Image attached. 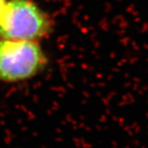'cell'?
Returning a JSON list of instances; mask_svg holds the SVG:
<instances>
[{
	"label": "cell",
	"instance_id": "cell-1",
	"mask_svg": "<svg viewBox=\"0 0 148 148\" xmlns=\"http://www.w3.org/2000/svg\"><path fill=\"white\" fill-rule=\"evenodd\" d=\"M53 30V22L31 0H10L0 17V38L38 41Z\"/></svg>",
	"mask_w": 148,
	"mask_h": 148
},
{
	"label": "cell",
	"instance_id": "cell-2",
	"mask_svg": "<svg viewBox=\"0 0 148 148\" xmlns=\"http://www.w3.org/2000/svg\"><path fill=\"white\" fill-rule=\"evenodd\" d=\"M48 58L38 41L0 38V81L17 82L43 71Z\"/></svg>",
	"mask_w": 148,
	"mask_h": 148
},
{
	"label": "cell",
	"instance_id": "cell-3",
	"mask_svg": "<svg viewBox=\"0 0 148 148\" xmlns=\"http://www.w3.org/2000/svg\"><path fill=\"white\" fill-rule=\"evenodd\" d=\"M6 0H0V17H1L2 14H3V11L5 9V6L6 5Z\"/></svg>",
	"mask_w": 148,
	"mask_h": 148
}]
</instances>
